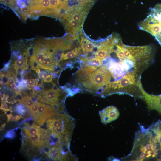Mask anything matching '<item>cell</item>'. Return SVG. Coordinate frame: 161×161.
<instances>
[{
  "label": "cell",
  "mask_w": 161,
  "mask_h": 161,
  "mask_svg": "<svg viewBox=\"0 0 161 161\" xmlns=\"http://www.w3.org/2000/svg\"><path fill=\"white\" fill-rule=\"evenodd\" d=\"M22 78L21 75L18 73L16 76V78L19 82L21 83L22 81L23 80Z\"/></svg>",
  "instance_id": "1f68e13d"
},
{
  "label": "cell",
  "mask_w": 161,
  "mask_h": 161,
  "mask_svg": "<svg viewBox=\"0 0 161 161\" xmlns=\"http://www.w3.org/2000/svg\"><path fill=\"white\" fill-rule=\"evenodd\" d=\"M9 97V95L8 94H6L5 93H4L3 94L1 98V100L2 101L5 102L6 101L8 100Z\"/></svg>",
  "instance_id": "4dcf8cb0"
},
{
  "label": "cell",
  "mask_w": 161,
  "mask_h": 161,
  "mask_svg": "<svg viewBox=\"0 0 161 161\" xmlns=\"http://www.w3.org/2000/svg\"><path fill=\"white\" fill-rule=\"evenodd\" d=\"M39 126L35 124L32 126L26 127L22 129L23 134L25 137H29L30 136L38 133L39 132Z\"/></svg>",
  "instance_id": "5bb4252c"
},
{
  "label": "cell",
  "mask_w": 161,
  "mask_h": 161,
  "mask_svg": "<svg viewBox=\"0 0 161 161\" xmlns=\"http://www.w3.org/2000/svg\"><path fill=\"white\" fill-rule=\"evenodd\" d=\"M0 78L4 84L7 85L9 79L8 77L6 74L0 73Z\"/></svg>",
  "instance_id": "cb8c5ba5"
},
{
  "label": "cell",
  "mask_w": 161,
  "mask_h": 161,
  "mask_svg": "<svg viewBox=\"0 0 161 161\" xmlns=\"http://www.w3.org/2000/svg\"><path fill=\"white\" fill-rule=\"evenodd\" d=\"M10 60L7 63H5L4 64V67L7 68H9L10 65Z\"/></svg>",
  "instance_id": "e575fe53"
},
{
  "label": "cell",
  "mask_w": 161,
  "mask_h": 161,
  "mask_svg": "<svg viewBox=\"0 0 161 161\" xmlns=\"http://www.w3.org/2000/svg\"><path fill=\"white\" fill-rule=\"evenodd\" d=\"M80 44L83 52L86 55L92 52L95 47L92 42L83 37L81 38Z\"/></svg>",
  "instance_id": "7c38bea8"
},
{
  "label": "cell",
  "mask_w": 161,
  "mask_h": 161,
  "mask_svg": "<svg viewBox=\"0 0 161 161\" xmlns=\"http://www.w3.org/2000/svg\"><path fill=\"white\" fill-rule=\"evenodd\" d=\"M5 123L3 124L1 126V129H2L4 128V127L5 126Z\"/></svg>",
  "instance_id": "7bdbcfd3"
},
{
  "label": "cell",
  "mask_w": 161,
  "mask_h": 161,
  "mask_svg": "<svg viewBox=\"0 0 161 161\" xmlns=\"http://www.w3.org/2000/svg\"><path fill=\"white\" fill-rule=\"evenodd\" d=\"M81 48L75 47L74 49L66 53H62L61 54L60 61L71 59L77 56L82 53Z\"/></svg>",
  "instance_id": "4fadbf2b"
},
{
  "label": "cell",
  "mask_w": 161,
  "mask_h": 161,
  "mask_svg": "<svg viewBox=\"0 0 161 161\" xmlns=\"http://www.w3.org/2000/svg\"><path fill=\"white\" fill-rule=\"evenodd\" d=\"M58 62L55 55L46 54L42 63L39 65V67L53 71L54 68L58 65Z\"/></svg>",
  "instance_id": "ba28073f"
},
{
  "label": "cell",
  "mask_w": 161,
  "mask_h": 161,
  "mask_svg": "<svg viewBox=\"0 0 161 161\" xmlns=\"http://www.w3.org/2000/svg\"><path fill=\"white\" fill-rule=\"evenodd\" d=\"M53 77L51 74L48 75L46 77L42 80L43 82L47 83L52 82Z\"/></svg>",
  "instance_id": "484cf974"
},
{
  "label": "cell",
  "mask_w": 161,
  "mask_h": 161,
  "mask_svg": "<svg viewBox=\"0 0 161 161\" xmlns=\"http://www.w3.org/2000/svg\"><path fill=\"white\" fill-rule=\"evenodd\" d=\"M27 83L28 86L34 87L36 85V81L35 79L30 78L27 80Z\"/></svg>",
  "instance_id": "d4e9b609"
},
{
  "label": "cell",
  "mask_w": 161,
  "mask_h": 161,
  "mask_svg": "<svg viewBox=\"0 0 161 161\" xmlns=\"http://www.w3.org/2000/svg\"><path fill=\"white\" fill-rule=\"evenodd\" d=\"M25 107L30 109L34 104V102L32 99L31 96L25 94L23 96L21 103Z\"/></svg>",
  "instance_id": "2e32d148"
},
{
  "label": "cell",
  "mask_w": 161,
  "mask_h": 161,
  "mask_svg": "<svg viewBox=\"0 0 161 161\" xmlns=\"http://www.w3.org/2000/svg\"><path fill=\"white\" fill-rule=\"evenodd\" d=\"M49 157L55 160H66V158L63 155L60 149L56 147H53L50 148L47 154Z\"/></svg>",
  "instance_id": "30bf717a"
},
{
  "label": "cell",
  "mask_w": 161,
  "mask_h": 161,
  "mask_svg": "<svg viewBox=\"0 0 161 161\" xmlns=\"http://www.w3.org/2000/svg\"><path fill=\"white\" fill-rule=\"evenodd\" d=\"M37 102L35 103L29 109L30 114L32 116L33 118L36 114L38 111V106Z\"/></svg>",
  "instance_id": "ffe728a7"
},
{
  "label": "cell",
  "mask_w": 161,
  "mask_h": 161,
  "mask_svg": "<svg viewBox=\"0 0 161 161\" xmlns=\"http://www.w3.org/2000/svg\"><path fill=\"white\" fill-rule=\"evenodd\" d=\"M10 89H11L14 90H17V88L15 83L13 84L10 86Z\"/></svg>",
  "instance_id": "836d02e7"
},
{
  "label": "cell",
  "mask_w": 161,
  "mask_h": 161,
  "mask_svg": "<svg viewBox=\"0 0 161 161\" xmlns=\"http://www.w3.org/2000/svg\"><path fill=\"white\" fill-rule=\"evenodd\" d=\"M2 93L1 91H0V97L1 98L2 97Z\"/></svg>",
  "instance_id": "ee69618b"
},
{
  "label": "cell",
  "mask_w": 161,
  "mask_h": 161,
  "mask_svg": "<svg viewBox=\"0 0 161 161\" xmlns=\"http://www.w3.org/2000/svg\"><path fill=\"white\" fill-rule=\"evenodd\" d=\"M30 8L26 6L24 7L21 8L20 11L18 13L20 18L24 21L26 20L29 13H30Z\"/></svg>",
  "instance_id": "e0dca14e"
},
{
  "label": "cell",
  "mask_w": 161,
  "mask_h": 161,
  "mask_svg": "<svg viewBox=\"0 0 161 161\" xmlns=\"http://www.w3.org/2000/svg\"><path fill=\"white\" fill-rule=\"evenodd\" d=\"M15 111L18 113L23 114L26 112V109L24 105L21 104H17L15 108Z\"/></svg>",
  "instance_id": "44dd1931"
},
{
  "label": "cell",
  "mask_w": 161,
  "mask_h": 161,
  "mask_svg": "<svg viewBox=\"0 0 161 161\" xmlns=\"http://www.w3.org/2000/svg\"><path fill=\"white\" fill-rule=\"evenodd\" d=\"M61 90L54 91L52 89L39 92L37 98L40 101L50 105L52 106L58 104L59 97L62 94Z\"/></svg>",
  "instance_id": "8992f818"
},
{
  "label": "cell",
  "mask_w": 161,
  "mask_h": 161,
  "mask_svg": "<svg viewBox=\"0 0 161 161\" xmlns=\"http://www.w3.org/2000/svg\"><path fill=\"white\" fill-rule=\"evenodd\" d=\"M5 113L7 115L11 114L12 113V111L11 109H8L6 111H4Z\"/></svg>",
  "instance_id": "d6a6232c"
},
{
  "label": "cell",
  "mask_w": 161,
  "mask_h": 161,
  "mask_svg": "<svg viewBox=\"0 0 161 161\" xmlns=\"http://www.w3.org/2000/svg\"><path fill=\"white\" fill-rule=\"evenodd\" d=\"M138 86L148 109L155 110L161 114V95H154L147 93L143 87L141 79L139 81Z\"/></svg>",
  "instance_id": "277c9868"
},
{
  "label": "cell",
  "mask_w": 161,
  "mask_h": 161,
  "mask_svg": "<svg viewBox=\"0 0 161 161\" xmlns=\"http://www.w3.org/2000/svg\"><path fill=\"white\" fill-rule=\"evenodd\" d=\"M28 58L25 56L22 59H18L14 62V65L18 70L19 69H24L27 68Z\"/></svg>",
  "instance_id": "9a60e30c"
},
{
  "label": "cell",
  "mask_w": 161,
  "mask_h": 161,
  "mask_svg": "<svg viewBox=\"0 0 161 161\" xmlns=\"http://www.w3.org/2000/svg\"><path fill=\"white\" fill-rule=\"evenodd\" d=\"M109 160H112V161H119L120 160L119 159H117V158H115L114 157H109V159H108Z\"/></svg>",
  "instance_id": "74e56055"
},
{
  "label": "cell",
  "mask_w": 161,
  "mask_h": 161,
  "mask_svg": "<svg viewBox=\"0 0 161 161\" xmlns=\"http://www.w3.org/2000/svg\"><path fill=\"white\" fill-rule=\"evenodd\" d=\"M39 78L40 79H43L45 78L47 75V73L46 72L41 71L38 74Z\"/></svg>",
  "instance_id": "f1b7e54d"
},
{
  "label": "cell",
  "mask_w": 161,
  "mask_h": 161,
  "mask_svg": "<svg viewBox=\"0 0 161 161\" xmlns=\"http://www.w3.org/2000/svg\"><path fill=\"white\" fill-rule=\"evenodd\" d=\"M37 103L38 111L33 119L35 123L41 126L47 119L56 114L58 110L52 107L38 102Z\"/></svg>",
  "instance_id": "5b68a950"
},
{
  "label": "cell",
  "mask_w": 161,
  "mask_h": 161,
  "mask_svg": "<svg viewBox=\"0 0 161 161\" xmlns=\"http://www.w3.org/2000/svg\"><path fill=\"white\" fill-rule=\"evenodd\" d=\"M16 134L15 131L13 130H11L7 133L5 135V137L6 138L12 139L14 138Z\"/></svg>",
  "instance_id": "603a6c76"
},
{
  "label": "cell",
  "mask_w": 161,
  "mask_h": 161,
  "mask_svg": "<svg viewBox=\"0 0 161 161\" xmlns=\"http://www.w3.org/2000/svg\"><path fill=\"white\" fill-rule=\"evenodd\" d=\"M33 89L35 90L36 91H38V92L41 91L40 87V86H34L33 87Z\"/></svg>",
  "instance_id": "d590c367"
},
{
  "label": "cell",
  "mask_w": 161,
  "mask_h": 161,
  "mask_svg": "<svg viewBox=\"0 0 161 161\" xmlns=\"http://www.w3.org/2000/svg\"><path fill=\"white\" fill-rule=\"evenodd\" d=\"M16 116H15L14 115H12V116L11 117V118L10 120V121H16Z\"/></svg>",
  "instance_id": "8d00e7d4"
},
{
  "label": "cell",
  "mask_w": 161,
  "mask_h": 161,
  "mask_svg": "<svg viewBox=\"0 0 161 161\" xmlns=\"http://www.w3.org/2000/svg\"><path fill=\"white\" fill-rule=\"evenodd\" d=\"M35 71L36 73L38 74L40 72V69H39V67H37L35 69Z\"/></svg>",
  "instance_id": "60d3db41"
},
{
  "label": "cell",
  "mask_w": 161,
  "mask_h": 161,
  "mask_svg": "<svg viewBox=\"0 0 161 161\" xmlns=\"http://www.w3.org/2000/svg\"><path fill=\"white\" fill-rule=\"evenodd\" d=\"M149 139L155 148L157 160H161V120L146 129Z\"/></svg>",
  "instance_id": "3957f363"
},
{
  "label": "cell",
  "mask_w": 161,
  "mask_h": 161,
  "mask_svg": "<svg viewBox=\"0 0 161 161\" xmlns=\"http://www.w3.org/2000/svg\"><path fill=\"white\" fill-rule=\"evenodd\" d=\"M112 81L109 71L104 64L94 72L79 78L76 80L78 85L81 88L100 95L105 86Z\"/></svg>",
  "instance_id": "6da1fadb"
},
{
  "label": "cell",
  "mask_w": 161,
  "mask_h": 161,
  "mask_svg": "<svg viewBox=\"0 0 161 161\" xmlns=\"http://www.w3.org/2000/svg\"><path fill=\"white\" fill-rule=\"evenodd\" d=\"M51 8L53 11L54 14H55L57 10L55 9L59 8V6L61 7V0H49Z\"/></svg>",
  "instance_id": "ac0fdd59"
},
{
  "label": "cell",
  "mask_w": 161,
  "mask_h": 161,
  "mask_svg": "<svg viewBox=\"0 0 161 161\" xmlns=\"http://www.w3.org/2000/svg\"><path fill=\"white\" fill-rule=\"evenodd\" d=\"M5 102L2 101L0 106V109L4 111H6L8 109V105Z\"/></svg>",
  "instance_id": "4316f807"
},
{
  "label": "cell",
  "mask_w": 161,
  "mask_h": 161,
  "mask_svg": "<svg viewBox=\"0 0 161 161\" xmlns=\"http://www.w3.org/2000/svg\"><path fill=\"white\" fill-rule=\"evenodd\" d=\"M140 29L154 36L161 46V4L151 8L146 18L138 24Z\"/></svg>",
  "instance_id": "7a4b0ae2"
},
{
  "label": "cell",
  "mask_w": 161,
  "mask_h": 161,
  "mask_svg": "<svg viewBox=\"0 0 161 161\" xmlns=\"http://www.w3.org/2000/svg\"><path fill=\"white\" fill-rule=\"evenodd\" d=\"M15 80L16 79L13 77L9 78L7 85L9 86H10L11 85L15 83Z\"/></svg>",
  "instance_id": "83f0119b"
},
{
  "label": "cell",
  "mask_w": 161,
  "mask_h": 161,
  "mask_svg": "<svg viewBox=\"0 0 161 161\" xmlns=\"http://www.w3.org/2000/svg\"><path fill=\"white\" fill-rule=\"evenodd\" d=\"M17 100L14 98V97L11 98L9 100H8L5 102L10 104H13L16 102Z\"/></svg>",
  "instance_id": "f546056e"
},
{
  "label": "cell",
  "mask_w": 161,
  "mask_h": 161,
  "mask_svg": "<svg viewBox=\"0 0 161 161\" xmlns=\"http://www.w3.org/2000/svg\"><path fill=\"white\" fill-rule=\"evenodd\" d=\"M21 118H22V116H21V115H16V121H18V120L20 119Z\"/></svg>",
  "instance_id": "ab89813d"
},
{
  "label": "cell",
  "mask_w": 161,
  "mask_h": 161,
  "mask_svg": "<svg viewBox=\"0 0 161 161\" xmlns=\"http://www.w3.org/2000/svg\"><path fill=\"white\" fill-rule=\"evenodd\" d=\"M4 83L2 81L0 80V89L2 88V86H4Z\"/></svg>",
  "instance_id": "b9f144b4"
},
{
  "label": "cell",
  "mask_w": 161,
  "mask_h": 161,
  "mask_svg": "<svg viewBox=\"0 0 161 161\" xmlns=\"http://www.w3.org/2000/svg\"><path fill=\"white\" fill-rule=\"evenodd\" d=\"M0 2L5 5L12 8L15 5V2L14 0H0Z\"/></svg>",
  "instance_id": "7402d4cb"
},
{
  "label": "cell",
  "mask_w": 161,
  "mask_h": 161,
  "mask_svg": "<svg viewBox=\"0 0 161 161\" xmlns=\"http://www.w3.org/2000/svg\"><path fill=\"white\" fill-rule=\"evenodd\" d=\"M29 63V65L31 66L32 69V70H35L36 68L39 67L38 62L33 56L30 58Z\"/></svg>",
  "instance_id": "d6986e66"
},
{
  "label": "cell",
  "mask_w": 161,
  "mask_h": 161,
  "mask_svg": "<svg viewBox=\"0 0 161 161\" xmlns=\"http://www.w3.org/2000/svg\"><path fill=\"white\" fill-rule=\"evenodd\" d=\"M50 74L52 75L53 78H56L57 77V75L56 74V73L54 72H51L50 73Z\"/></svg>",
  "instance_id": "f35d334b"
},
{
  "label": "cell",
  "mask_w": 161,
  "mask_h": 161,
  "mask_svg": "<svg viewBox=\"0 0 161 161\" xmlns=\"http://www.w3.org/2000/svg\"><path fill=\"white\" fill-rule=\"evenodd\" d=\"M99 114L101 122L106 124L117 119L119 117L120 113L116 107L108 106L100 111Z\"/></svg>",
  "instance_id": "52a82bcc"
},
{
  "label": "cell",
  "mask_w": 161,
  "mask_h": 161,
  "mask_svg": "<svg viewBox=\"0 0 161 161\" xmlns=\"http://www.w3.org/2000/svg\"><path fill=\"white\" fill-rule=\"evenodd\" d=\"M86 14V13L84 11H83L82 10H78L74 11L71 13L65 14L63 16L82 23L85 18Z\"/></svg>",
  "instance_id": "9c48e42d"
},
{
  "label": "cell",
  "mask_w": 161,
  "mask_h": 161,
  "mask_svg": "<svg viewBox=\"0 0 161 161\" xmlns=\"http://www.w3.org/2000/svg\"><path fill=\"white\" fill-rule=\"evenodd\" d=\"M97 68H98L94 66L83 64L76 72L75 74L78 77L80 78L94 72Z\"/></svg>",
  "instance_id": "8fae6325"
}]
</instances>
